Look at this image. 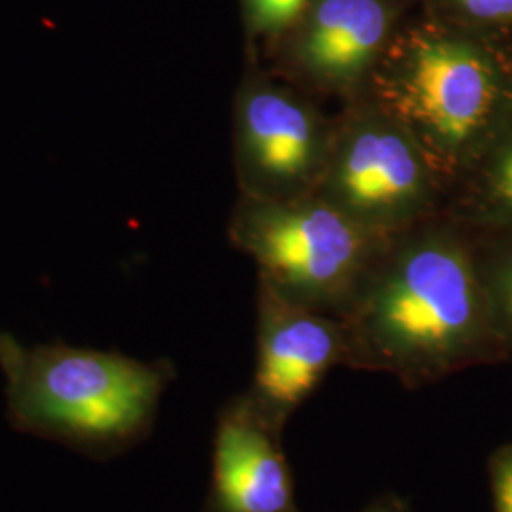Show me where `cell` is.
<instances>
[{
    "instance_id": "1",
    "label": "cell",
    "mask_w": 512,
    "mask_h": 512,
    "mask_svg": "<svg viewBox=\"0 0 512 512\" xmlns=\"http://www.w3.org/2000/svg\"><path fill=\"white\" fill-rule=\"evenodd\" d=\"M346 363L416 391L501 348L475 239L442 213L389 236L348 310Z\"/></svg>"
},
{
    "instance_id": "2",
    "label": "cell",
    "mask_w": 512,
    "mask_h": 512,
    "mask_svg": "<svg viewBox=\"0 0 512 512\" xmlns=\"http://www.w3.org/2000/svg\"><path fill=\"white\" fill-rule=\"evenodd\" d=\"M366 95L412 135L446 198L512 116V42L427 14L403 21Z\"/></svg>"
},
{
    "instance_id": "3",
    "label": "cell",
    "mask_w": 512,
    "mask_h": 512,
    "mask_svg": "<svg viewBox=\"0 0 512 512\" xmlns=\"http://www.w3.org/2000/svg\"><path fill=\"white\" fill-rule=\"evenodd\" d=\"M6 418L14 431L109 461L150 437L165 391L167 363L114 351L38 346L0 336Z\"/></svg>"
},
{
    "instance_id": "4",
    "label": "cell",
    "mask_w": 512,
    "mask_h": 512,
    "mask_svg": "<svg viewBox=\"0 0 512 512\" xmlns=\"http://www.w3.org/2000/svg\"><path fill=\"white\" fill-rule=\"evenodd\" d=\"M230 236L281 298L340 317L389 236L368 232L311 194L272 202L241 196Z\"/></svg>"
},
{
    "instance_id": "5",
    "label": "cell",
    "mask_w": 512,
    "mask_h": 512,
    "mask_svg": "<svg viewBox=\"0 0 512 512\" xmlns=\"http://www.w3.org/2000/svg\"><path fill=\"white\" fill-rule=\"evenodd\" d=\"M315 196L378 236L433 219L444 203L442 184L412 135L368 95L334 116L329 160Z\"/></svg>"
},
{
    "instance_id": "6",
    "label": "cell",
    "mask_w": 512,
    "mask_h": 512,
    "mask_svg": "<svg viewBox=\"0 0 512 512\" xmlns=\"http://www.w3.org/2000/svg\"><path fill=\"white\" fill-rule=\"evenodd\" d=\"M334 118L317 99L253 67L236 97L241 196L287 202L315 194L329 160Z\"/></svg>"
},
{
    "instance_id": "7",
    "label": "cell",
    "mask_w": 512,
    "mask_h": 512,
    "mask_svg": "<svg viewBox=\"0 0 512 512\" xmlns=\"http://www.w3.org/2000/svg\"><path fill=\"white\" fill-rule=\"evenodd\" d=\"M404 6L406 0H311L270 48L272 73L313 99L346 105L363 97Z\"/></svg>"
},
{
    "instance_id": "8",
    "label": "cell",
    "mask_w": 512,
    "mask_h": 512,
    "mask_svg": "<svg viewBox=\"0 0 512 512\" xmlns=\"http://www.w3.org/2000/svg\"><path fill=\"white\" fill-rule=\"evenodd\" d=\"M346 348L338 317L298 306L258 283L255 374L243 393L264 420L285 433L330 370L344 366Z\"/></svg>"
},
{
    "instance_id": "9",
    "label": "cell",
    "mask_w": 512,
    "mask_h": 512,
    "mask_svg": "<svg viewBox=\"0 0 512 512\" xmlns=\"http://www.w3.org/2000/svg\"><path fill=\"white\" fill-rule=\"evenodd\" d=\"M200 512H302L283 433L256 412L245 393L219 410Z\"/></svg>"
},
{
    "instance_id": "10",
    "label": "cell",
    "mask_w": 512,
    "mask_h": 512,
    "mask_svg": "<svg viewBox=\"0 0 512 512\" xmlns=\"http://www.w3.org/2000/svg\"><path fill=\"white\" fill-rule=\"evenodd\" d=\"M440 213L473 239L512 238V116L448 190Z\"/></svg>"
},
{
    "instance_id": "11",
    "label": "cell",
    "mask_w": 512,
    "mask_h": 512,
    "mask_svg": "<svg viewBox=\"0 0 512 512\" xmlns=\"http://www.w3.org/2000/svg\"><path fill=\"white\" fill-rule=\"evenodd\" d=\"M476 262L499 346H512V238L475 239Z\"/></svg>"
},
{
    "instance_id": "12",
    "label": "cell",
    "mask_w": 512,
    "mask_h": 512,
    "mask_svg": "<svg viewBox=\"0 0 512 512\" xmlns=\"http://www.w3.org/2000/svg\"><path fill=\"white\" fill-rule=\"evenodd\" d=\"M423 14L512 42V0H421Z\"/></svg>"
},
{
    "instance_id": "13",
    "label": "cell",
    "mask_w": 512,
    "mask_h": 512,
    "mask_svg": "<svg viewBox=\"0 0 512 512\" xmlns=\"http://www.w3.org/2000/svg\"><path fill=\"white\" fill-rule=\"evenodd\" d=\"M311 0H243V16L253 37L268 50L302 18Z\"/></svg>"
},
{
    "instance_id": "14",
    "label": "cell",
    "mask_w": 512,
    "mask_h": 512,
    "mask_svg": "<svg viewBox=\"0 0 512 512\" xmlns=\"http://www.w3.org/2000/svg\"><path fill=\"white\" fill-rule=\"evenodd\" d=\"M490 476L495 512H512V444L492 459Z\"/></svg>"
},
{
    "instance_id": "15",
    "label": "cell",
    "mask_w": 512,
    "mask_h": 512,
    "mask_svg": "<svg viewBox=\"0 0 512 512\" xmlns=\"http://www.w3.org/2000/svg\"><path fill=\"white\" fill-rule=\"evenodd\" d=\"M361 512H412L408 501L397 494L378 495L368 507Z\"/></svg>"
}]
</instances>
